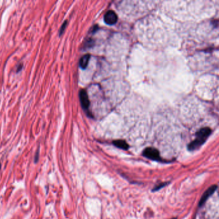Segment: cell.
Instances as JSON below:
<instances>
[{
	"label": "cell",
	"instance_id": "3",
	"mask_svg": "<svg viewBox=\"0 0 219 219\" xmlns=\"http://www.w3.org/2000/svg\"><path fill=\"white\" fill-rule=\"evenodd\" d=\"M217 188H218V186L217 185H213L210 187H209L204 191V193L203 194L202 197H201L199 202V208L203 207L205 204L208 199L215 194V192L217 191Z\"/></svg>",
	"mask_w": 219,
	"mask_h": 219
},
{
	"label": "cell",
	"instance_id": "12",
	"mask_svg": "<svg viewBox=\"0 0 219 219\" xmlns=\"http://www.w3.org/2000/svg\"><path fill=\"white\" fill-rule=\"evenodd\" d=\"M0 170H1V164H0Z\"/></svg>",
	"mask_w": 219,
	"mask_h": 219
},
{
	"label": "cell",
	"instance_id": "5",
	"mask_svg": "<svg viewBox=\"0 0 219 219\" xmlns=\"http://www.w3.org/2000/svg\"><path fill=\"white\" fill-rule=\"evenodd\" d=\"M117 20L118 16L112 11H109L104 15V21L109 25L115 24L117 22Z\"/></svg>",
	"mask_w": 219,
	"mask_h": 219
},
{
	"label": "cell",
	"instance_id": "8",
	"mask_svg": "<svg viewBox=\"0 0 219 219\" xmlns=\"http://www.w3.org/2000/svg\"><path fill=\"white\" fill-rule=\"evenodd\" d=\"M169 184V182H161L160 184H157V185H155L154 188L152 190V192H155L160 190L161 189L163 188L164 187H165L166 186H167Z\"/></svg>",
	"mask_w": 219,
	"mask_h": 219
},
{
	"label": "cell",
	"instance_id": "9",
	"mask_svg": "<svg viewBox=\"0 0 219 219\" xmlns=\"http://www.w3.org/2000/svg\"><path fill=\"white\" fill-rule=\"evenodd\" d=\"M66 24H67V21H65V22L63 23V24L62 25V27H61V28H60V30H59V35H60V36L64 32V29H65L66 27Z\"/></svg>",
	"mask_w": 219,
	"mask_h": 219
},
{
	"label": "cell",
	"instance_id": "1",
	"mask_svg": "<svg viewBox=\"0 0 219 219\" xmlns=\"http://www.w3.org/2000/svg\"><path fill=\"white\" fill-rule=\"evenodd\" d=\"M212 134V130L209 127H204L200 129L195 134V139L188 145L187 148L190 152L198 150L202 146Z\"/></svg>",
	"mask_w": 219,
	"mask_h": 219
},
{
	"label": "cell",
	"instance_id": "2",
	"mask_svg": "<svg viewBox=\"0 0 219 219\" xmlns=\"http://www.w3.org/2000/svg\"><path fill=\"white\" fill-rule=\"evenodd\" d=\"M142 155L143 157L151 160L167 163H169V161L163 160L160 155L159 151L154 147H147L143 151Z\"/></svg>",
	"mask_w": 219,
	"mask_h": 219
},
{
	"label": "cell",
	"instance_id": "6",
	"mask_svg": "<svg viewBox=\"0 0 219 219\" xmlns=\"http://www.w3.org/2000/svg\"><path fill=\"white\" fill-rule=\"evenodd\" d=\"M112 144L117 148L124 151H127L129 148V145L125 141H124V140H121V139L115 140V141H113Z\"/></svg>",
	"mask_w": 219,
	"mask_h": 219
},
{
	"label": "cell",
	"instance_id": "4",
	"mask_svg": "<svg viewBox=\"0 0 219 219\" xmlns=\"http://www.w3.org/2000/svg\"><path fill=\"white\" fill-rule=\"evenodd\" d=\"M79 98L81 106L84 110H87L90 107V102L87 92L84 90H81L79 93Z\"/></svg>",
	"mask_w": 219,
	"mask_h": 219
},
{
	"label": "cell",
	"instance_id": "11",
	"mask_svg": "<svg viewBox=\"0 0 219 219\" xmlns=\"http://www.w3.org/2000/svg\"><path fill=\"white\" fill-rule=\"evenodd\" d=\"M171 219H177V217H174V218H172Z\"/></svg>",
	"mask_w": 219,
	"mask_h": 219
},
{
	"label": "cell",
	"instance_id": "10",
	"mask_svg": "<svg viewBox=\"0 0 219 219\" xmlns=\"http://www.w3.org/2000/svg\"><path fill=\"white\" fill-rule=\"evenodd\" d=\"M38 159H39V152H37L36 153V156H35V163H37L38 161Z\"/></svg>",
	"mask_w": 219,
	"mask_h": 219
},
{
	"label": "cell",
	"instance_id": "7",
	"mask_svg": "<svg viewBox=\"0 0 219 219\" xmlns=\"http://www.w3.org/2000/svg\"><path fill=\"white\" fill-rule=\"evenodd\" d=\"M90 59V54H86L84 55V56H82L81 57V59H80V62H79V65L81 66V68L82 69H85L88 65L89 61Z\"/></svg>",
	"mask_w": 219,
	"mask_h": 219
}]
</instances>
